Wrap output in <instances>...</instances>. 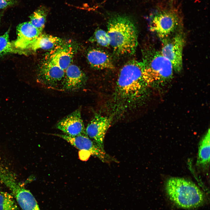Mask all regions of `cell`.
Wrapping results in <instances>:
<instances>
[{
  "label": "cell",
  "instance_id": "cell-19",
  "mask_svg": "<svg viewBox=\"0 0 210 210\" xmlns=\"http://www.w3.org/2000/svg\"><path fill=\"white\" fill-rule=\"evenodd\" d=\"M9 31L0 36V56L10 53L26 54L25 51L16 48L10 41Z\"/></svg>",
  "mask_w": 210,
  "mask_h": 210
},
{
  "label": "cell",
  "instance_id": "cell-2",
  "mask_svg": "<svg viewBox=\"0 0 210 210\" xmlns=\"http://www.w3.org/2000/svg\"><path fill=\"white\" fill-rule=\"evenodd\" d=\"M107 33L110 46L119 55H131L138 46L137 28L132 20L123 15L116 14L109 19Z\"/></svg>",
  "mask_w": 210,
  "mask_h": 210
},
{
  "label": "cell",
  "instance_id": "cell-9",
  "mask_svg": "<svg viewBox=\"0 0 210 210\" xmlns=\"http://www.w3.org/2000/svg\"><path fill=\"white\" fill-rule=\"evenodd\" d=\"M4 184L11 191L12 195L23 210H40L33 195L20 184L14 177L7 178Z\"/></svg>",
  "mask_w": 210,
  "mask_h": 210
},
{
  "label": "cell",
  "instance_id": "cell-21",
  "mask_svg": "<svg viewBox=\"0 0 210 210\" xmlns=\"http://www.w3.org/2000/svg\"><path fill=\"white\" fill-rule=\"evenodd\" d=\"M90 40L103 47H108L110 45L107 32L101 29H98L95 31Z\"/></svg>",
  "mask_w": 210,
  "mask_h": 210
},
{
  "label": "cell",
  "instance_id": "cell-22",
  "mask_svg": "<svg viewBox=\"0 0 210 210\" xmlns=\"http://www.w3.org/2000/svg\"><path fill=\"white\" fill-rule=\"evenodd\" d=\"M16 0H0V9H3L14 5Z\"/></svg>",
  "mask_w": 210,
  "mask_h": 210
},
{
  "label": "cell",
  "instance_id": "cell-10",
  "mask_svg": "<svg viewBox=\"0 0 210 210\" xmlns=\"http://www.w3.org/2000/svg\"><path fill=\"white\" fill-rule=\"evenodd\" d=\"M112 117L96 113L88 124L85 132L86 134L102 150L104 149V140L106 133L112 121Z\"/></svg>",
  "mask_w": 210,
  "mask_h": 210
},
{
  "label": "cell",
  "instance_id": "cell-23",
  "mask_svg": "<svg viewBox=\"0 0 210 210\" xmlns=\"http://www.w3.org/2000/svg\"><path fill=\"white\" fill-rule=\"evenodd\" d=\"M0 20H1V17L0 16Z\"/></svg>",
  "mask_w": 210,
  "mask_h": 210
},
{
  "label": "cell",
  "instance_id": "cell-6",
  "mask_svg": "<svg viewBox=\"0 0 210 210\" xmlns=\"http://www.w3.org/2000/svg\"><path fill=\"white\" fill-rule=\"evenodd\" d=\"M182 29L162 40L160 51L162 54L171 62L174 70L179 72L183 67V52L186 43L184 34Z\"/></svg>",
  "mask_w": 210,
  "mask_h": 210
},
{
  "label": "cell",
  "instance_id": "cell-3",
  "mask_svg": "<svg viewBox=\"0 0 210 210\" xmlns=\"http://www.w3.org/2000/svg\"><path fill=\"white\" fill-rule=\"evenodd\" d=\"M166 193L170 200L183 209L197 208L205 201L203 192L194 183L184 178L172 177L166 182Z\"/></svg>",
  "mask_w": 210,
  "mask_h": 210
},
{
  "label": "cell",
  "instance_id": "cell-24",
  "mask_svg": "<svg viewBox=\"0 0 210 210\" xmlns=\"http://www.w3.org/2000/svg\"></svg>",
  "mask_w": 210,
  "mask_h": 210
},
{
  "label": "cell",
  "instance_id": "cell-8",
  "mask_svg": "<svg viewBox=\"0 0 210 210\" xmlns=\"http://www.w3.org/2000/svg\"><path fill=\"white\" fill-rule=\"evenodd\" d=\"M65 71L48 59L40 68L38 80L44 87L49 89L62 90Z\"/></svg>",
  "mask_w": 210,
  "mask_h": 210
},
{
  "label": "cell",
  "instance_id": "cell-13",
  "mask_svg": "<svg viewBox=\"0 0 210 210\" xmlns=\"http://www.w3.org/2000/svg\"><path fill=\"white\" fill-rule=\"evenodd\" d=\"M75 51L72 44L64 42L52 49L47 59L65 71L71 64Z\"/></svg>",
  "mask_w": 210,
  "mask_h": 210
},
{
  "label": "cell",
  "instance_id": "cell-12",
  "mask_svg": "<svg viewBox=\"0 0 210 210\" xmlns=\"http://www.w3.org/2000/svg\"><path fill=\"white\" fill-rule=\"evenodd\" d=\"M16 29L17 38L13 43L16 48L23 50L30 49L32 44L42 32L29 21L19 24Z\"/></svg>",
  "mask_w": 210,
  "mask_h": 210
},
{
  "label": "cell",
  "instance_id": "cell-18",
  "mask_svg": "<svg viewBox=\"0 0 210 210\" xmlns=\"http://www.w3.org/2000/svg\"><path fill=\"white\" fill-rule=\"evenodd\" d=\"M49 10L46 7L42 6L36 10L29 16V21L32 24L42 32L45 27L46 18Z\"/></svg>",
  "mask_w": 210,
  "mask_h": 210
},
{
  "label": "cell",
  "instance_id": "cell-7",
  "mask_svg": "<svg viewBox=\"0 0 210 210\" xmlns=\"http://www.w3.org/2000/svg\"><path fill=\"white\" fill-rule=\"evenodd\" d=\"M53 135L61 138L77 148L89 152L103 162L109 163L117 160L102 150L86 134L70 136L65 134H55Z\"/></svg>",
  "mask_w": 210,
  "mask_h": 210
},
{
  "label": "cell",
  "instance_id": "cell-14",
  "mask_svg": "<svg viewBox=\"0 0 210 210\" xmlns=\"http://www.w3.org/2000/svg\"><path fill=\"white\" fill-rule=\"evenodd\" d=\"M87 80L86 75L81 69L75 64H71L65 71L62 90H77L85 85Z\"/></svg>",
  "mask_w": 210,
  "mask_h": 210
},
{
  "label": "cell",
  "instance_id": "cell-5",
  "mask_svg": "<svg viewBox=\"0 0 210 210\" xmlns=\"http://www.w3.org/2000/svg\"><path fill=\"white\" fill-rule=\"evenodd\" d=\"M142 62L149 85L165 82L172 77L174 69L172 64L160 51L153 48H148L144 53Z\"/></svg>",
  "mask_w": 210,
  "mask_h": 210
},
{
  "label": "cell",
  "instance_id": "cell-16",
  "mask_svg": "<svg viewBox=\"0 0 210 210\" xmlns=\"http://www.w3.org/2000/svg\"><path fill=\"white\" fill-rule=\"evenodd\" d=\"M60 38L52 35L41 34L31 45L30 49L33 50L38 49H53L64 43Z\"/></svg>",
  "mask_w": 210,
  "mask_h": 210
},
{
  "label": "cell",
  "instance_id": "cell-17",
  "mask_svg": "<svg viewBox=\"0 0 210 210\" xmlns=\"http://www.w3.org/2000/svg\"><path fill=\"white\" fill-rule=\"evenodd\" d=\"M210 136V130L209 129L199 143L197 161V164L198 165L204 166L209 163Z\"/></svg>",
  "mask_w": 210,
  "mask_h": 210
},
{
  "label": "cell",
  "instance_id": "cell-4",
  "mask_svg": "<svg viewBox=\"0 0 210 210\" xmlns=\"http://www.w3.org/2000/svg\"><path fill=\"white\" fill-rule=\"evenodd\" d=\"M150 29L162 40L182 29L183 18L180 11L169 6L159 7L150 15Z\"/></svg>",
  "mask_w": 210,
  "mask_h": 210
},
{
  "label": "cell",
  "instance_id": "cell-11",
  "mask_svg": "<svg viewBox=\"0 0 210 210\" xmlns=\"http://www.w3.org/2000/svg\"><path fill=\"white\" fill-rule=\"evenodd\" d=\"M56 127L65 134L70 136L86 134L81 117L80 108L60 120Z\"/></svg>",
  "mask_w": 210,
  "mask_h": 210
},
{
  "label": "cell",
  "instance_id": "cell-20",
  "mask_svg": "<svg viewBox=\"0 0 210 210\" xmlns=\"http://www.w3.org/2000/svg\"><path fill=\"white\" fill-rule=\"evenodd\" d=\"M0 210H19L12 195L0 191Z\"/></svg>",
  "mask_w": 210,
  "mask_h": 210
},
{
  "label": "cell",
  "instance_id": "cell-1",
  "mask_svg": "<svg viewBox=\"0 0 210 210\" xmlns=\"http://www.w3.org/2000/svg\"><path fill=\"white\" fill-rule=\"evenodd\" d=\"M142 61H130L121 69L112 96L114 113H121L137 106L148 85Z\"/></svg>",
  "mask_w": 210,
  "mask_h": 210
},
{
  "label": "cell",
  "instance_id": "cell-15",
  "mask_svg": "<svg viewBox=\"0 0 210 210\" xmlns=\"http://www.w3.org/2000/svg\"><path fill=\"white\" fill-rule=\"evenodd\" d=\"M87 59L92 67L97 69H113L114 66L111 57L105 52L98 49L90 50Z\"/></svg>",
  "mask_w": 210,
  "mask_h": 210
}]
</instances>
